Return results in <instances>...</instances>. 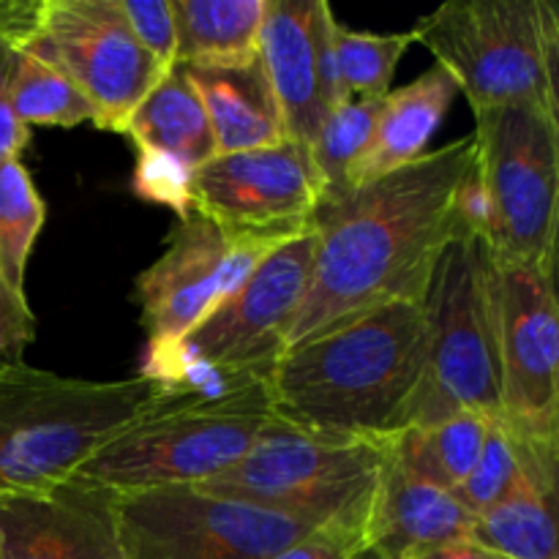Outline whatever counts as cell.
<instances>
[{"label":"cell","instance_id":"obj_1","mask_svg":"<svg viewBox=\"0 0 559 559\" xmlns=\"http://www.w3.org/2000/svg\"><path fill=\"white\" fill-rule=\"evenodd\" d=\"M475 167L473 131L369 180L314 213L311 284L287 347L374 306L424 304L459 227V191Z\"/></svg>","mask_w":559,"mask_h":559},{"label":"cell","instance_id":"obj_2","mask_svg":"<svg viewBox=\"0 0 559 559\" xmlns=\"http://www.w3.org/2000/svg\"><path fill=\"white\" fill-rule=\"evenodd\" d=\"M429 342L424 304L360 311L278 355L265 374L271 413L322 435L385 440L424 382Z\"/></svg>","mask_w":559,"mask_h":559},{"label":"cell","instance_id":"obj_3","mask_svg":"<svg viewBox=\"0 0 559 559\" xmlns=\"http://www.w3.org/2000/svg\"><path fill=\"white\" fill-rule=\"evenodd\" d=\"M156 396L145 377L76 380L27 364L0 366V495L44 491L140 418Z\"/></svg>","mask_w":559,"mask_h":559},{"label":"cell","instance_id":"obj_4","mask_svg":"<svg viewBox=\"0 0 559 559\" xmlns=\"http://www.w3.org/2000/svg\"><path fill=\"white\" fill-rule=\"evenodd\" d=\"M267 418L265 382L216 399L156 391L145 413L96 448L71 478L112 495L200 486L238 464Z\"/></svg>","mask_w":559,"mask_h":559},{"label":"cell","instance_id":"obj_5","mask_svg":"<svg viewBox=\"0 0 559 559\" xmlns=\"http://www.w3.org/2000/svg\"><path fill=\"white\" fill-rule=\"evenodd\" d=\"M413 36L473 115L508 104L559 115V11L549 0H451L420 16Z\"/></svg>","mask_w":559,"mask_h":559},{"label":"cell","instance_id":"obj_6","mask_svg":"<svg viewBox=\"0 0 559 559\" xmlns=\"http://www.w3.org/2000/svg\"><path fill=\"white\" fill-rule=\"evenodd\" d=\"M431 342L426 374L402 429L435 426L459 413L500 418L495 257L489 243L459 224L442 249L426 293ZM399 429V431H402Z\"/></svg>","mask_w":559,"mask_h":559},{"label":"cell","instance_id":"obj_7","mask_svg":"<svg viewBox=\"0 0 559 559\" xmlns=\"http://www.w3.org/2000/svg\"><path fill=\"white\" fill-rule=\"evenodd\" d=\"M473 136L491 257L557 273L559 115L535 104L486 109Z\"/></svg>","mask_w":559,"mask_h":559},{"label":"cell","instance_id":"obj_8","mask_svg":"<svg viewBox=\"0 0 559 559\" xmlns=\"http://www.w3.org/2000/svg\"><path fill=\"white\" fill-rule=\"evenodd\" d=\"M314 249V227L276 246L243 287L183 342L158 353L147 349L140 377L158 388L186 377L211 374L265 380L278 355L287 349L289 331L309 293Z\"/></svg>","mask_w":559,"mask_h":559},{"label":"cell","instance_id":"obj_9","mask_svg":"<svg viewBox=\"0 0 559 559\" xmlns=\"http://www.w3.org/2000/svg\"><path fill=\"white\" fill-rule=\"evenodd\" d=\"M382 462V440L322 435L271 413L243 459L200 489L328 522L371 500Z\"/></svg>","mask_w":559,"mask_h":559},{"label":"cell","instance_id":"obj_10","mask_svg":"<svg viewBox=\"0 0 559 559\" xmlns=\"http://www.w3.org/2000/svg\"><path fill=\"white\" fill-rule=\"evenodd\" d=\"M320 524L194 484L115 495L123 559H273Z\"/></svg>","mask_w":559,"mask_h":559},{"label":"cell","instance_id":"obj_11","mask_svg":"<svg viewBox=\"0 0 559 559\" xmlns=\"http://www.w3.org/2000/svg\"><path fill=\"white\" fill-rule=\"evenodd\" d=\"M289 238L293 235L229 233L200 213L175 222L164 254L140 273L134 287L147 349L158 353L183 342Z\"/></svg>","mask_w":559,"mask_h":559},{"label":"cell","instance_id":"obj_12","mask_svg":"<svg viewBox=\"0 0 559 559\" xmlns=\"http://www.w3.org/2000/svg\"><path fill=\"white\" fill-rule=\"evenodd\" d=\"M25 47L58 66L96 109L93 126L115 134L164 74L118 0H38Z\"/></svg>","mask_w":559,"mask_h":559},{"label":"cell","instance_id":"obj_13","mask_svg":"<svg viewBox=\"0 0 559 559\" xmlns=\"http://www.w3.org/2000/svg\"><path fill=\"white\" fill-rule=\"evenodd\" d=\"M500 424L559 451V306L555 273L495 260Z\"/></svg>","mask_w":559,"mask_h":559},{"label":"cell","instance_id":"obj_14","mask_svg":"<svg viewBox=\"0 0 559 559\" xmlns=\"http://www.w3.org/2000/svg\"><path fill=\"white\" fill-rule=\"evenodd\" d=\"M322 178L300 142L222 153L194 169L191 207L222 229L243 235H295L311 227Z\"/></svg>","mask_w":559,"mask_h":559},{"label":"cell","instance_id":"obj_15","mask_svg":"<svg viewBox=\"0 0 559 559\" xmlns=\"http://www.w3.org/2000/svg\"><path fill=\"white\" fill-rule=\"evenodd\" d=\"M0 559H123L115 495L74 478L0 495Z\"/></svg>","mask_w":559,"mask_h":559},{"label":"cell","instance_id":"obj_16","mask_svg":"<svg viewBox=\"0 0 559 559\" xmlns=\"http://www.w3.org/2000/svg\"><path fill=\"white\" fill-rule=\"evenodd\" d=\"M469 524L473 513L453 491L409 473L385 448L366 522L364 559H424L451 540L467 538Z\"/></svg>","mask_w":559,"mask_h":559},{"label":"cell","instance_id":"obj_17","mask_svg":"<svg viewBox=\"0 0 559 559\" xmlns=\"http://www.w3.org/2000/svg\"><path fill=\"white\" fill-rule=\"evenodd\" d=\"M314 0H265L257 58L267 76L287 140L311 147L328 107L317 74Z\"/></svg>","mask_w":559,"mask_h":559},{"label":"cell","instance_id":"obj_18","mask_svg":"<svg viewBox=\"0 0 559 559\" xmlns=\"http://www.w3.org/2000/svg\"><path fill=\"white\" fill-rule=\"evenodd\" d=\"M519 445L522 473L495 506L473 516L467 538L506 559H559V451Z\"/></svg>","mask_w":559,"mask_h":559},{"label":"cell","instance_id":"obj_19","mask_svg":"<svg viewBox=\"0 0 559 559\" xmlns=\"http://www.w3.org/2000/svg\"><path fill=\"white\" fill-rule=\"evenodd\" d=\"M186 74L205 107L216 156L257 151L287 140L282 112L260 58L243 63L186 66Z\"/></svg>","mask_w":559,"mask_h":559},{"label":"cell","instance_id":"obj_20","mask_svg":"<svg viewBox=\"0 0 559 559\" xmlns=\"http://www.w3.org/2000/svg\"><path fill=\"white\" fill-rule=\"evenodd\" d=\"M456 96V82L437 63L409 85L391 87L380 102L374 140L353 173V189L426 156Z\"/></svg>","mask_w":559,"mask_h":559},{"label":"cell","instance_id":"obj_21","mask_svg":"<svg viewBox=\"0 0 559 559\" xmlns=\"http://www.w3.org/2000/svg\"><path fill=\"white\" fill-rule=\"evenodd\" d=\"M123 134L134 142V147L164 153L189 169H200L216 156L205 107L183 63L164 71L162 80L134 109Z\"/></svg>","mask_w":559,"mask_h":559},{"label":"cell","instance_id":"obj_22","mask_svg":"<svg viewBox=\"0 0 559 559\" xmlns=\"http://www.w3.org/2000/svg\"><path fill=\"white\" fill-rule=\"evenodd\" d=\"M178 63L222 66L257 58L265 0H169Z\"/></svg>","mask_w":559,"mask_h":559},{"label":"cell","instance_id":"obj_23","mask_svg":"<svg viewBox=\"0 0 559 559\" xmlns=\"http://www.w3.org/2000/svg\"><path fill=\"white\" fill-rule=\"evenodd\" d=\"M491 418L459 413L435 426H409L385 437V448L409 473L429 484L456 491L473 473Z\"/></svg>","mask_w":559,"mask_h":559},{"label":"cell","instance_id":"obj_24","mask_svg":"<svg viewBox=\"0 0 559 559\" xmlns=\"http://www.w3.org/2000/svg\"><path fill=\"white\" fill-rule=\"evenodd\" d=\"M11 112L25 129L33 126H60L74 129L80 123H96V109L80 93V87L55 63L22 44V52L11 80Z\"/></svg>","mask_w":559,"mask_h":559},{"label":"cell","instance_id":"obj_25","mask_svg":"<svg viewBox=\"0 0 559 559\" xmlns=\"http://www.w3.org/2000/svg\"><path fill=\"white\" fill-rule=\"evenodd\" d=\"M382 98H349L325 115L314 142L311 158L322 178V202L338 200L353 191V173L374 140L377 112Z\"/></svg>","mask_w":559,"mask_h":559},{"label":"cell","instance_id":"obj_26","mask_svg":"<svg viewBox=\"0 0 559 559\" xmlns=\"http://www.w3.org/2000/svg\"><path fill=\"white\" fill-rule=\"evenodd\" d=\"M47 222V205L20 158L0 164V278L25 295V273L36 238Z\"/></svg>","mask_w":559,"mask_h":559},{"label":"cell","instance_id":"obj_27","mask_svg":"<svg viewBox=\"0 0 559 559\" xmlns=\"http://www.w3.org/2000/svg\"><path fill=\"white\" fill-rule=\"evenodd\" d=\"M415 44L409 33H369L333 22L338 74L349 98H382L391 91L396 66Z\"/></svg>","mask_w":559,"mask_h":559},{"label":"cell","instance_id":"obj_28","mask_svg":"<svg viewBox=\"0 0 559 559\" xmlns=\"http://www.w3.org/2000/svg\"><path fill=\"white\" fill-rule=\"evenodd\" d=\"M522 462L524 453L516 437L500 420H491L473 473L467 475V480L453 495L473 516H478L480 511L495 506L511 489L513 480L522 473Z\"/></svg>","mask_w":559,"mask_h":559},{"label":"cell","instance_id":"obj_29","mask_svg":"<svg viewBox=\"0 0 559 559\" xmlns=\"http://www.w3.org/2000/svg\"><path fill=\"white\" fill-rule=\"evenodd\" d=\"M38 0H0V164L20 158L31 129L11 112V80L27 33L36 22Z\"/></svg>","mask_w":559,"mask_h":559},{"label":"cell","instance_id":"obj_30","mask_svg":"<svg viewBox=\"0 0 559 559\" xmlns=\"http://www.w3.org/2000/svg\"><path fill=\"white\" fill-rule=\"evenodd\" d=\"M374 497V495H371ZM371 500L347 513L328 519L293 546L278 551L273 559H364L366 555V522H369Z\"/></svg>","mask_w":559,"mask_h":559},{"label":"cell","instance_id":"obj_31","mask_svg":"<svg viewBox=\"0 0 559 559\" xmlns=\"http://www.w3.org/2000/svg\"><path fill=\"white\" fill-rule=\"evenodd\" d=\"M131 183H134V191L140 200L169 207L178 222L189 216V213H194V207H191L194 169L183 167V164L164 156V153L136 147L134 180Z\"/></svg>","mask_w":559,"mask_h":559},{"label":"cell","instance_id":"obj_32","mask_svg":"<svg viewBox=\"0 0 559 559\" xmlns=\"http://www.w3.org/2000/svg\"><path fill=\"white\" fill-rule=\"evenodd\" d=\"M126 22L145 52L164 71L178 63V36L169 0H118Z\"/></svg>","mask_w":559,"mask_h":559},{"label":"cell","instance_id":"obj_33","mask_svg":"<svg viewBox=\"0 0 559 559\" xmlns=\"http://www.w3.org/2000/svg\"><path fill=\"white\" fill-rule=\"evenodd\" d=\"M333 9L328 0H314V11H311V31H314V55H317V74H320V91L322 102H325L328 112L336 109L338 104L349 102V93L344 91L342 74H338L336 47H333Z\"/></svg>","mask_w":559,"mask_h":559},{"label":"cell","instance_id":"obj_34","mask_svg":"<svg viewBox=\"0 0 559 559\" xmlns=\"http://www.w3.org/2000/svg\"><path fill=\"white\" fill-rule=\"evenodd\" d=\"M33 336H36V317L27 306V298L14 293L0 278V366L25 364L22 355Z\"/></svg>","mask_w":559,"mask_h":559},{"label":"cell","instance_id":"obj_35","mask_svg":"<svg viewBox=\"0 0 559 559\" xmlns=\"http://www.w3.org/2000/svg\"><path fill=\"white\" fill-rule=\"evenodd\" d=\"M424 559H506V557L495 555L491 549H486V546L475 544V540L469 538H456L451 540V544L440 546L437 551H431V555H426Z\"/></svg>","mask_w":559,"mask_h":559}]
</instances>
